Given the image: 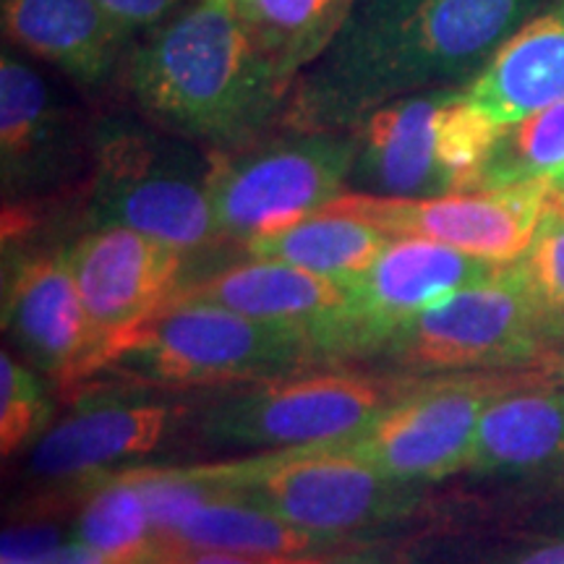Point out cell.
Segmentation results:
<instances>
[{
    "mask_svg": "<svg viewBox=\"0 0 564 564\" xmlns=\"http://www.w3.org/2000/svg\"><path fill=\"white\" fill-rule=\"evenodd\" d=\"M544 0H352L329 47L295 79L280 126L352 131L400 97L468 87Z\"/></svg>",
    "mask_w": 564,
    "mask_h": 564,
    "instance_id": "cell-1",
    "label": "cell"
},
{
    "mask_svg": "<svg viewBox=\"0 0 564 564\" xmlns=\"http://www.w3.org/2000/svg\"><path fill=\"white\" fill-rule=\"evenodd\" d=\"M116 84L133 116L207 152L278 129L288 97L236 0H188L139 34Z\"/></svg>",
    "mask_w": 564,
    "mask_h": 564,
    "instance_id": "cell-2",
    "label": "cell"
},
{
    "mask_svg": "<svg viewBox=\"0 0 564 564\" xmlns=\"http://www.w3.org/2000/svg\"><path fill=\"white\" fill-rule=\"evenodd\" d=\"M312 364L319 356L308 329L257 322L209 303L171 301L110 337L76 390L97 379L167 390L253 384Z\"/></svg>",
    "mask_w": 564,
    "mask_h": 564,
    "instance_id": "cell-3",
    "label": "cell"
},
{
    "mask_svg": "<svg viewBox=\"0 0 564 564\" xmlns=\"http://www.w3.org/2000/svg\"><path fill=\"white\" fill-rule=\"evenodd\" d=\"M207 175L209 154L192 141L139 116L95 118L82 183L84 217L91 228L121 225L196 257L225 243Z\"/></svg>",
    "mask_w": 564,
    "mask_h": 564,
    "instance_id": "cell-4",
    "label": "cell"
},
{
    "mask_svg": "<svg viewBox=\"0 0 564 564\" xmlns=\"http://www.w3.org/2000/svg\"><path fill=\"white\" fill-rule=\"evenodd\" d=\"M358 141L352 131H295L262 137L209 154V202L225 243L274 236L345 194Z\"/></svg>",
    "mask_w": 564,
    "mask_h": 564,
    "instance_id": "cell-5",
    "label": "cell"
},
{
    "mask_svg": "<svg viewBox=\"0 0 564 564\" xmlns=\"http://www.w3.org/2000/svg\"><path fill=\"white\" fill-rule=\"evenodd\" d=\"M212 470L232 502L340 539L398 518L413 502L408 484L382 474L348 442L274 449L249 460L212 463Z\"/></svg>",
    "mask_w": 564,
    "mask_h": 564,
    "instance_id": "cell-6",
    "label": "cell"
},
{
    "mask_svg": "<svg viewBox=\"0 0 564 564\" xmlns=\"http://www.w3.org/2000/svg\"><path fill=\"white\" fill-rule=\"evenodd\" d=\"M419 377L361 371L288 373L232 392L202 415V434L217 447L293 449L348 442L411 394Z\"/></svg>",
    "mask_w": 564,
    "mask_h": 564,
    "instance_id": "cell-7",
    "label": "cell"
},
{
    "mask_svg": "<svg viewBox=\"0 0 564 564\" xmlns=\"http://www.w3.org/2000/svg\"><path fill=\"white\" fill-rule=\"evenodd\" d=\"M552 350L518 264L465 288L387 337L373 356L413 373L523 369Z\"/></svg>",
    "mask_w": 564,
    "mask_h": 564,
    "instance_id": "cell-8",
    "label": "cell"
},
{
    "mask_svg": "<svg viewBox=\"0 0 564 564\" xmlns=\"http://www.w3.org/2000/svg\"><path fill=\"white\" fill-rule=\"evenodd\" d=\"M505 264L423 238H392L369 270L345 282V303L312 329L319 361L371 358L394 329Z\"/></svg>",
    "mask_w": 564,
    "mask_h": 564,
    "instance_id": "cell-9",
    "label": "cell"
},
{
    "mask_svg": "<svg viewBox=\"0 0 564 564\" xmlns=\"http://www.w3.org/2000/svg\"><path fill=\"white\" fill-rule=\"evenodd\" d=\"M528 382V373L486 371L419 379L411 394L348 444L394 481H436L468 468L486 408Z\"/></svg>",
    "mask_w": 564,
    "mask_h": 564,
    "instance_id": "cell-10",
    "label": "cell"
},
{
    "mask_svg": "<svg viewBox=\"0 0 564 564\" xmlns=\"http://www.w3.org/2000/svg\"><path fill=\"white\" fill-rule=\"evenodd\" d=\"M549 194V178L429 199L345 192L319 215L352 217L390 238H423L486 262L514 264L523 259L539 230Z\"/></svg>",
    "mask_w": 564,
    "mask_h": 564,
    "instance_id": "cell-11",
    "label": "cell"
},
{
    "mask_svg": "<svg viewBox=\"0 0 564 564\" xmlns=\"http://www.w3.org/2000/svg\"><path fill=\"white\" fill-rule=\"evenodd\" d=\"M91 123L61 100L37 68L0 53V183L6 204L53 196L89 171Z\"/></svg>",
    "mask_w": 564,
    "mask_h": 564,
    "instance_id": "cell-12",
    "label": "cell"
},
{
    "mask_svg": "<svg viewBox=\"0 0 564 564\" xmlns=\"http://www.w3.org/2000/svg\"><path fill=\"white\" fill-rule=\"evenodd\" d=\"M68 257L87 312L95 352L110 337L121 335L123 329L171 303L186 285V253L121 225L82 232L70 243Z\"/></svg>",
    "mask_w": 564,
    "mask_h": 564,
    "instance_id": "cell-13",
    "label": "cell"
},
{
    "mask_svg": "<svg viewBox=\"0 0 564 564\" xmlns=\"http://www.w3.org/2000/svg\"><path fill=\"white\" fill-rule=\"evenodd\" d=\"M3 329L40 371L76 390L95 356L68 249L24 253L6 267Z\"/></svg>",
    "mask_w": 564,
    "mask_h": 564,
    "instance_id": "cell-14",
    "label": "cell"
},
{
    "mask_svg": "<svg viewBox=\"0 0 564 564\" xmlns=\"http://www.w3.org/2000/svg\"><path fill=\"white\" fill-rule=\"evenodd\" d=\"M463 89V87H457ZM457 89H432L377 108L352 129V192L429 199L455 194L440 160V110Z\"/></svg>",
    "mask_w": 564,
    "mask_h": 564,
    "instance_id": "cell-15",
    "label": "cell"
},
{
    "mask_svg": "<svg viewBox=\"0 0 564 564\" xmlns=\"http://www.w3.org/2000/svg\"><path fill=\"white\" fill-rule=\"evenodd\" d=\"M0 24L11 47L58 68L84 91L118 82L133 42L97 0H0Z\"/></svg>",
    "mask_w": 564,
    "mask_h": 564,
    "instance_id": "cell-16",
    "label": "cell"
},
{
    "mask_svg": "<svg viewBox=\"0 0 564 564\" xmlns=\"http://www.w3.org/2000/svg\"><path fill=\"white\" fill-rule=\"evenodd\" d=\"M171 423V411L152 403H97L55 423L30 457L34 481L95 486L116 463L152 453Z\"/></svg>",
    "mask_w": 564,
    "mask_h": 564,
    "instance_id": "cell-17",
    "label": "cell"
},
{
    "mask_svg": "<svg viewBox=\"0 0 564 564\" xmlns=\"http://www.w3.org/2000/svg\"><path fill=\"white\" fill-rule=\"evenodd\" d=\"M173 301L209 303L257 322L293 324L312 335L345 303V282L282 262L251 259L186 282Z\"/></svg>",
    "mask_w": 564,
    "mask_h": 564,
    "instance_id": "cell-18",
    "label": "cell"
},
{
    "mask_svg": "<svg viewBox=\"0 0 564 564\" xmlns=\"http://www.w3.org/2000/svg\"><path fill=\"white\" fill-rule=\"evenodd\" d=\"M465 97L510 126L564 100V0H549L505 42Z\"/></svg>",
    "mask_w": 564,
    "mask_h": 564,
    "instance_id": "cell-19",
    "label": "cell"
},
{
    "mask_svg": "<svg viewBox=\"0 0 564 564\" xmlns=\"http://www.w3.org/2000/svg\"><path fill=\"white\" fill-rule=\"evenodd\" d=\"M564 463V394L539 382L512 387L486 408L468 468L541 470Z\"/></svg>",
    "mask_w": 564,
    "mask_h": 564,
    "instance_id": "cell-20",
    "label": "cell"
},
{
    "mask_svg": "<svg viewBox=\"0 0 564 564\" xmlns=\"http://www.w3.org/2000/svg\"><path fill=\"white\" fill-rule=\"evenodd\" d=\"M340 544V535L299 528L259 507L220 499L196 510L162 541L167 552H230L253 556H303Z\"/></svg>",
    "mask_w": 564,
    "mask_h": 564,
    "instance_id": "cell-21",
    "label": "cell"
},
{
    "mask_svg": "<svg viewBox=\"0 0 564 564\" xmlns=\"http://www.w3.org/2000/svg\"><path fill=\"white\" fill-rule=\"evenodd\" d=\"M392 238L369 223L340 215H314L274 236L243 246L249 259L299 267L319 278L350 282L377 262Z\"/></svg>",
    "mask_w": 564,
    "mask_h": 564,
    "instance_id": "cell-22",
    "label": "cell"
},
{
    "mask_svg": "<svg viewBox=\"0 0 564 564\" xmlns=\"http://www.w3.org/2000/svg\"><path fill=\"white\" fill-rule=\"evenodd\" d=\"M259 53L291 91L340 32L352 0H236Z\"/></svg>",
    "mask_w": 564,
    "mask_h": 564,
    "instance_id": "cell-23",
    "label": "cell"
},
{
    "mask_svg": "<svg viewBox=\"0 0 564 564\" xmlns=\"http://www.w3.org/2000/svg\"><path fill=\"white\" fill-rule=\"evenodd\" d=\"M76 539L126 564H158L165 556L144 497L126 474L110 476L95 486L76 523Z\"/></svg>",
    "mask_w": 564,
    "mask_h": 564,
    "instance_id": "cell-24",
    "label": "cell"
},
{
    "mask_svg": "<svg viewBox=\"0 0 564 564\" xmlns=\"http://www.w3.org/2000/svg\"><path fill=\"white\" fill-rule=\"evenodd\" d=\"M564 165V100L505 126L478 188L552 178Z\"/></svg>",
    "mask_w": 564,
    "mask_h": 564,
    "instance_id": "cell-25",
    "label": "cell"
},
{
    "mask_svg": "<svg viewBox=\"0 0 564 564\" xmlns=\"http://www.w3.org/2000/svg\"><path fill=\"white\" fill-rule=\"evenodd\" d=\"M525 293L546 343H564V192L552 183L544 215L531 246L518 259Z\"/></svg>",
    "mask_w": 564,
    "mask_h": 564,
    "instance_id": "cell-26",
    "label": "cell"
},
{
    "mask_svg": "<svg viewBox=\"0 0 564 564\" xmlns=\"http://www.w3.org/2000/svg\"><path fill=\"white\" fill-rule=\"evenodd\" d=\"M126 476L137 484L147 502L152 528L160 544L175 528L186 523L199 507L220 502L225 491L217 484L212 465H192V468H133Z\"/></svg>",
    "mask_w": 564,
    "mask_h": 564,
    "instance_id": "cell-27",
    "label": "cell"
},
{
    "mask_svg": "<svg viewBox=\"0 0 564 564\" xmlns=\"http://www.w3.org/2000/svg\"><path fill=\"white\" fill-rule=\"evenodd\" d=\"M51 403L40 379L9 350L0 356V449L3 457L17 453L26 442L45 432Z\"/></svg>",
    "mask_w": 564,
    "mask_h": 564,
    "instance_id": "cell-28",
    "label": "cell"
},
{
    "mask_svg": "<svg viewBox=\"0 0 564 564\" xmlns=\"http://www.w3.org/2000/svg\"><path fill=\"white\" fill-rule=\"evenodd\" d=\"M97 3L121 30L137 37L173 17L188 0H97Z\"/></svg>",
    "mask_w": 564,
    "mask_h": 564,
    "instance_id": "cell-29",
    "label": "cell"
},
{
    "mask_svg": "<svg viewBox=\"0 0 564 564\" xmlns=\"http://www.w3.org/2000/svg\"><path fill=\"white\" fill-rule=\"evenodd\" d=\"M158 564H324L308 556H253L230 552H167Z\"/></svg>",
    "mask_w": 564,
    "mask_h": 564,
    "instance_id": "cell-30",
    "label": "cell"
},
{
    "mask_svg": "<svg viewBox=\"0 0 564 564\" xmlns=\"http://www.w3.org/2000/svg\"><path fill=\"white\" fill-rule=\"evenodd\" d=\"M40 564H126L121 560H112L108 554L95 552V549L84 544H70V546H58L51 552Z\"/></svg>",
    "mask_w": 564,
    "mask_h": 564,
    "instance_id": "cell-31",
    "label": "cell"
},
{
    "mask_svg": "<svg viewBox=\"0 0 564 564\" xmlns=\"http://www.w3.org/2000/svg\"><path fill=\"white\" fill-rule=\"evenodd\" d=\"M510 564H564V539L546 546H535L531 552L520 554Z\"/></svg>",
    "mask_w": 564,
    "mask_h": 564,
    "instance_id": "cell-32",
    "label": "cell"
},
{
    "mask_svg": "<svg viewBox=\"0 0 564 564\" xmlns=\"http://www.w3.org/2000/svg\"><path fill=\"white\" fill-rule=\"evenodd\" d=\"M549 181H552L554 183V186L556 188H560V192H564V165L560 167V171H556L554 175H552V178H549Z\"/></svg>",
    "mask_w": 564,
    "mask_h": 564,
    "instance_id": "cell-33",
    "label": "cell"
},
{
    "mask_svg": "<svg viewBox=\"0 0 564 564\" xmlns=\"http://www.w3.org/2000/svg\"><path fill=\"white\" fill-rule=\"evenodd\" d=\"M3 564H40V562H11V560H3Z\"/></svg>",
    "mask_w": 564,
    "mask_h": 564,
    "instance_id": "cell-34",
    "label": "cell"
}]
</instances>
